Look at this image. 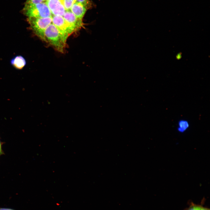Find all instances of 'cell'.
I'll use <instances>...</instances> for the list:
<instances>
[{"instance_id": "1", "label": "cell", "mask_w": 210, "mask_h": 210, "mask_svg": "<svg viewBox=\"0 0 210 210\" xmlns=\"http://www.w3.org/2000/svg\"><path fill=\"white\" fill-rule=\"evenodd\" d=\"M44 35L45 42L48 43L58 52L61 53L64 52L66 40L52 23L49 24L46 28Z\"/></svg>"}, {"instance_id": "2", "label": "cell", "mask_w": 210, "mask_h": 210, "mask_svg": "<svg viewBox=\"0 0 210 210\" xmlns=\"http://www.w3.org/2000/svg\"><path fill=\"white\" fill-rule=\"evenodd\" d=\"M23 11L28 18H45L52 16L45 2L35 4H25Z\"/></svg>"}, {"instance_id": "3", "label": "cell", "mask_w": 210, "mask_h": 210, "mask_svg": "<svg viewBox=\"0 0 210 210\" xmlns=\"http://www.w3.org/2000/svg\"><path fill=\"white\" fill-rule=\"evenodd\" d=\"M28 19L31 27L36 34L45 42L44 32L47 27L52 23V17Z\"/></svg>"}, {"instance_id": "4", "label": "cell", "mask_w": 210, "mask_h": 210, "mask_svg": "<svg viewBox=\"0 0 210 210\" xmlns=\"http://www.w3.org/2000/svg\"><path fill=\"white\" fill-rule=\"evenodd\" d=\"M52 23L57 27L66 40L69 36L76 31L62 16L52 15Z\"/></svg>"}, {"instance_id": "5", "label": "cell", "mask_w": 210, "mask_h": 210, "mask_svg": "<svg viewBox=\"0 0 210 210\" xmlns=\"http://www.w3.org/2000/svg\"><path fill=\"white\" fill-rule=\"evenodd\" d=\"M45 2L52 15L63 16L66 11L63 0H48Z\"/></svg>"}, {"instance_id": "6", "label": "cell", "mask_w": 210, "mask_h": 210, "mask_svg": "<svg viewBox=\"0 0 210 210\" xmlns=\"http://www.w3.org/2000/svg\"><path fill=\"white\" fill-rule=\"evenodd\" d=\"M63 17L65 21L76 30L83 26L82 19L77 18L71 10H66Z\"/></svg>"}, {"instance_id": "7", "label": "cell", "mask_w": 210, "mask_h": 210, "mask_svg": "<svg viewBox=\"0 0 210 210\" xmlns=\"http://www.w3.org/2000/svg\"><path fill=\"white\" fill-rule=\"evenodd\" d=\"M87 10L82 4L75 2L71 6L70 10L77 18L82 19Z\"/></svg>"}, {"instance_id": "8", "label": "cell", "mask_w": 210, "mask_h": 210, "mask_svg": "<svg viewBox=\"0 0 210 210\" xmlns=\"http://www.w3.org/2000/svg\"><path fill=\"white\" fill-rule=\"evenodd\" d=\"M10 63L15 68L17 69H22L26 65V62L25 59L21 55H18L12 59Z\"/></svg>"}, {"instance_id": "9", "label": "cell", "mask_w": 210, "mask_h": 210, "mask_svg": "<svg viewBox=\"0 0 210 210\" xmlns=\"http://www.w3.org/2000/svg\"><path fill=\"white\" fill-rule=\"evenodd\" d=\"M178 130L180 132H183L188 128L189 124L188 122L185 120H180L178 123Z\"/></svg>"}, {"instance_id": "10", "label": "cell", "mask_w": 210, "mask_h": 210, "mask_svg": "<svg viewBox=\"0 0 210 210\" xmlns=\"http://www.w3.org/2000/svg\"><path fill=\"white\" fill-rule=\"evenodd\" d=\"M63 4L66 10H70L73 4L75 2V0H63Z\"/></svg>"}, {"instance_id": "11", "label": "cell", "mask_w": 210, "mask_h": 210, "mask_svg": "<svg viewBox=\"0 0 210 210\" xmlns=\"http://www.w3.org/2000/svg\"><path fill=\"white\" fill-rule=\"evenodd\" d=\"M75 2L80 3L83 5L87 9L90 8L92 3L89 0H75Z\"/></svg>"}, {"instance_id": "12", "label": "cell", "mask_w": 210, "mask_h": 210, "mask_svg": "<svg viewBox=\"0 0 210 210\" xmlns=\"http://www.w3.org/2000/svg\"><path fill=\"white\" fill-rule=\"evenodd\" d=\"M199 206V205L191 202L188 207L186 208L184 210H198Z\"/></svg>"}, {"instance_id": "13", "label": "cell", "mask_w": 210, "mask_h": 210, "mask_svg": "<svg viewBox=\"0 0 210 210\" xmlns=\"http://www.w3.org/2000/svg\"><path fill=\"white\" fill-rule=\"evenodd\" d=\"M45 0H26L25 3L29 4H35L44 2Z\"/></svg>"}, {"instance_id": "14", "label": "cell", "mask_w": 210, "mask_h": 210, "mask_svg": "<svg viewBox=\"0 0 210 210\" xmlns=\"http://www.w3.org/2000/svg\"><path fill=\"white\" fill-rule=\"evenodd\" d=\"M198 210H210L209 208L203 206L202 205H199Z\"/></svg>"}, {"instance_id": "15", "label": "cell", "mask_w": 210, "mask_h": 210, "mask_svg": "<svg viewBox=\"0 0 210 210\" xmlns=\"http://www.w3.org/2000/svg\"><path fill=\"white\" fill-rule=\"evenodd\" d=\"M0 210H14L12 209L6 208H0Z\"/></svg>"}, {"instance_id": "16", "label": "cell", "mask_w": 210, "mask_h": 210, "mask_svg": "<svg viewBox=\"0 0 210 210\" xmlns=\"http://www.w3.org/2000/svg\"><path fill=\"white\" fill-rule=\"evenodd\" d=\"M3 151L1 149V143L0 142V156L3 154Z\"/></svg>"}, {"instance_id": "17", "label": "cell", "mask_w": 210, "mask_h": 210, "mask_svg": "<svg viewBox=\"0 0 210 210\" xmlns=\"http://www.w3.org/2000/svg\"><path fill=\"white\" fill-rule=\"evenodd\" d=\"M48 0H45L46 1H48Z\"/></svg>"}]
</instances>
